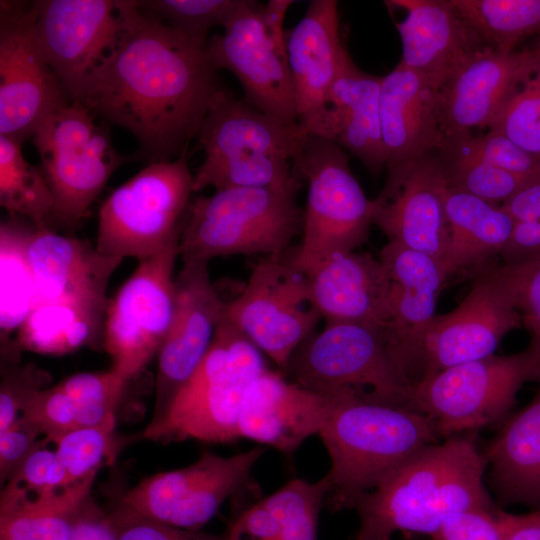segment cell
I'll return each mask as SVG.
<instances>
[{"instance_id":"1","label":"cell","mask_w":540,"mask_h":540,"mask_svg":"<svg viewBox=\"0 0 540 540\" xmlns=\"http://www.w3.org/2000/svg\"><path fill=\"white\" fill-rule=\"evenodd\" d=\"M206 46L133 1L115 49L75 101L132 133L151 162L178 157L222 89Z\"/></svg>"},{"instance_id":"2","label":"cell","mask_w":540,"mask_h":540,"mask_svg":"<svg viewBox=\"0 0 540 540\" xmlns=\"http://www.w3.org/2000/svg\"><path fill=\"white\" fill-rule=\"evenodd\" d=\"M486 467L471 436L425 446L355 501V540H388L397 531L431 536L459 511L496 508L484 485Z\"/></svg>"},{"instance_id":"3","label":"cell","mask_w":540,"mask_h":540,"mask_svg":"<svg viewBox=\"0 0 540 540\" xmlns=\"http://www.w3.org/2000/svg\"><path fill=\"white\" fill-rule=\"evenodd\" d=\"M330 411L319 436L331 467L327 503L352 509L394 470L427 445L441 441L435 423L409 408L337 393L324 395Z\"/></svg>"},{"instance_id":"4","label":"cell","mask_w":540,"mask_h":540,"mask_svg":"<svg viewBox=\"0 0 540 540\" xmlns=\"http://www.w3.org/2000/svg\"><path fill=\"white\" fill-rule=\"evenodd\" d=\"M306 135L299 123L286 124L222 88L196 137L204 159L193 174V192L300 188L294 160Z\"/></svg>"},{"instance_id":"5","label":"cell","mask_w":540,"mask_h":540,"mask_svg":"<svg viewBox=\"0 0 540 540\" xmlns=\"http://www.w3.org/2000/svg\"><path fill=\"white\" fill-rule=\"evenodd\" d=\"M299 188L234 187L197 198L179 239L183 262L228 255L282 257L302 232Z\"/></svg>"},{"instance_id":"6","label":"cell","mask_w":540,"mask_h":540,"mask_svg":"<svg viewBox=\"0 0 540 540\" xmlns=\"http://www.w3.org/2000/svg\"><path fill=\"white\" fill-rule=\"evenodd\" d=\"M266 369L263 353L222 318L202 362L164 416L147 426L144 437L163 443L239 439L238 419L246 387Z\"/></svg>"},{"instance_id":"7","label":"cell","mask_w":540,"mask_h":540,"mask_svg":"<svg viewBox=\"0 0 540 540\" xmlns=\"http://www.w3.org/2000/svg\"><path fill=\"white\" fill-rule=\"evenodd\" d=\"M27 257L37 295L30 316L80 338L103 337L108 283L123 259L34 226L28 231Z\"/></svg>"},{"instance_id":"8","label":"cell","mask_w":540,"mask_h":540,"mask_svg":"<svg viewBox=\"0 0 540 540\" xmlns=\"http://www.w3.org/2000/svg\"><path fill=\"white\" fill-rule=\"evenodd\" d=\"M294 167L308 192L301 242L289 262L308 274L331 255L366 241L373 201L353 175L345 150L331 141L307 134Z\"/></svg>"},{"instance_id":"9","label":"cell","mask_w":540,"mask_h":540,"mask_svg":"<svg viewBox=\"0 0 540 540\" xmlns=\"http://www.w3.org/2000/svg\"><path fill=\"white\" fill-rule=\"evenodd\" d=\"M192 192L188 148L174 160L151 162L103 202L96 249L139 262L156 255L181 236Z\"/></svg>"},{"instance_id":"10","label":"cell","mask_w":540,"mask_h":540,"mask_svg":"<svg viewBox=\"0 0 540 540\" xmlns=\"http://www.w3.org/2000/svg\"><path fill=\"white\" fill-rule=\"evenodd\" d=\"M540 381V351L529 345L446 368L411 387L407 407L429 417L442 438L506 421L527 382Z\"/></svg>"},{"instance_id":"11","label":"cell","mask_w":540,"mask_h":540,"mask_svg":"<svg viewBox=\"0 0 540 540\" xmlns=\"http://www.w3.org/2000/svg\"><path fill=\"white\" fill-rule=\"evenodd\" d=\"M538 260L492 264L474 275L462 302L452 311L436 315L415 385L446 368L493 355L506 334L523 326L522 291Z\"/></svg>"},{"instance_id":"12","label":"cell","mask_w":540,"mask_h":540,"mask_svg":"<svg viewBox=\"0 0 540 540\" xmlns=\"http://www.w3.org/2000/svg\"><path fill=\"white\" fill-rule=\"evenodd\" d=\"M283 373L322 395L347 393L408 408L409 388L392 364L382 330L373 326L326 324L296 349Z\"/></svg>"},{"instance_id":"13","label":"cell","mask_w":540,"mask_h":540,"mask_svg":"<svg viewBox=\"0 0 540 540\" xmlns=\"http://www.w3.org/2000/svg\"><path fill=\"white\" fill-rule=\"evenodd\" d=\"M32 137L53 199L50 220L74 227L126 158L77 101L51 114Z\"/></svg>"},{"instance_id":"14","label":"cell","mask_w":540,"mask_h":540,"mask_svg":"<svg viewBox=\"0 0 540 540\" xmlns=\"http://www.w3.org/2000/svg\"><path fill=\"white\" fill-rule=\"evenodd\" d=\"M223 318L284 372L322 317L307 275L283 257H265L243 291L225 302Z\"/></svg>"},{"instance_id":"15","label":"cell","mask_w":540,"mask_h":540,"mask_svg":"<svg viewBox=\"0 0 540 540\" xmlns=\"http://www.w3.org/2000/svg\"><path fill=\"white\" fill-rule=\"evenodd\" d=\"M179 239L139 262L109 300L103 346L111 369L127 382L158 354L172 323Z\"/></svg>"},{"instance_id":"16","label":"cell","mask_w":540,"mask_h":540,"mask_svg":"<svg viewBox=\"0 0 540 540\" xmlns=\"http://www.w3.org/2000/svg\"><path fill=\"white\" fill-rule=\"evenodd\" d=\"M265 449L233 456L204 451L192 464L159 472L128 489L118 503L132 512L174 527L199 530L231 496L247 487Z\"/></svg>"},{"instance_id":"17","label":"cell","mask_w":540,"mask_h":540,"mask_svg":"<svg viewBox=\"0 0 540 540\" xmlns=\"http://www.w3.org/2000/svg\"><path fill=\"white\" fill-rule=\"evenodd\" d=\"M0 8V135L23 142L72 100L38 45L32 4Z\"/></svg>"},{"instance_id":"18","label":"cell","mask_w":540,"mask_h":540,"mask_svg":"<svg viewBox=\"0 0 540 540\" xmlns=\"http://www.w3.org/2000/svg\"><path fill=\"white\" fill-rule=\"evenodd\" d=\"M133 1L42 0L32 4L38 45L75 101L115 49Z\"/></svg>"},{"instance_id":"19","label":"cell","mask_w":540,"mask_h":540,"mask_svg":"<svg viewBox=\"0 0 540 540\" xmlns=\"http://www.w3.org/2000/svg\"><path fill=\"white\" fill-rule=\"evenodd\" d=\"M261 5L247 0L223 33L208 39L207 54L216 70L234 74L248 104L286 124H297L287 50L266 31L259 13Z\"/></svg>"},{"instance_id":"20","label":"cell","mask_w":540,"mask_h":540,"mask_svg":"<svg viewBox=\"0 0 540 540\" xmlns=\"http://www.w3.org/2000/svg\"><path fill=\"white\" fill-rule=\"evenodd\" d=\"M387 171L383 189L372 200L373 224L388 242L430 255L443 265L447 181L439 155L430 153Z\"/></svg>"},{"instance_id":"21","label":"cell","mask_w":540,"mask_h":540,"mask_svg":"<svg viewBox=\"0 0 540 540\" xmlns=\"http://www.w3.org/2000/svg\"><path fill=\"white\" fill-rule=\"evenodd\" d=\"M175 311L158 352L154 413L159 421L207 354L223 318L225 302L213 286L208 263L183 262L175 279Z\"/></svg>"},{"instance_id":"22","label":"cell","mask_w":540,"mask_h":540,"mask_svg":"<svg viewBox=\"0 0 540 540\" xmlns=\"http://www.w3.org/2000/svg\"><path fill=\"white\" fill-rule=\"evenodd\" d=\"M379 259L392 285L389 319L382 333L392 364L410 389L416 384L437 298L448 276L437 259L397 243L388 242Z\"/></svg>"},{"instance_id":"23","label":"cell","mask_w":540,"mask_h":540,"mask_svg":"<svg viewBox=\"0 0 540 540\" xmlns=\"http://www.w3.org/2000/svg\"><path fill=\"white\" fill-rule=\"evenodd\" d=\"M540 62V46L509 54L486 48L470 57L439 90L447 139L491 129Z\"/></svg>"},{"instance_id":"24","label":"cell","mask_w":540,"mask_h":540,"mask_svg":"<svg viewBox=\"0 0 540 540\" xmlns=\"http://www.w3.org/2000/svg\"><path fill=\"white\" fill-rule=\"evenodd\" d=\"M382 76L361 71L348 52L322 105L299 124L349 151L373 174L386 167L380 125Z\"/></svg>"},{"instance_id":"25","label":"cell","mask_w":540,"mask_h":540,"mask_svg":"<svg viewBox=\"0 0 540 540\" xmlns=\"http://www.w3.org/2000/svg\"><path fill=\"white\" fill-rule=\"evenodd\" d=\"M329 411L328 397L268 368L246 387L238 435L291 455L307 438L319 434Z\"/></svg>"},{"instance_id":"26","label":"cell","mask_w":540,"mask_h":540,"mask_svg":"<svg viewBox=\"0 0 540 540\" xmlns=\"http://www.w3.org/2000/svg\"><path fill=\"white\" fill-rule=\"evenodd\" d=\"M405 10L396 23L402 41L400 63L440 90L470 57L488 48L450 0H395Z\"/></svg>"},{"instance_id":"27","label":"cell","mask_w":540,"mask_h":540,"mask_svg":"<svg viewBox=\"0 0 540 540\" xmlns=\"http://www.w3.org/2000/svg\"><path fill=\"white\" fill-rule=\"evenodd\" d=\"M380 125L386 168L444 149L439 89L400 62L382 76Z\"/></svg>"},{"instance_id":"28","label":"cell","mask_w":540,"mask_h":540,"mask_svg":"<svg viewBox=\"0 0 540 540\" xmlns=\"http://www.w3.org/2000/svg\"><path fill=\"white\" fill-rule=\"evenodd\" d=\"M326 324L353 322L383 329L391 307V280L369 253L338 252L306 274Z\"/></svg>"},{"instance_id":"29","label":"cell","mask_w":540,"mask_h":540,"mask_svg":"<svg viewBox=\"0 0 540 540\" xmlns=\"http://www.w3.org/2000/svg\"><path fill=\"white\" fill-rule=\"evenodd\" d=\"M286 50L300 122L322 105L347 52L338 2L312 0L286 38Z\"/></svg>"},{"instance_id":"30","label":"cell","mask_w":540,"mask_h":540,"mask_svg":"<svg viewBox=\"0 0 540 540\" xmlns=\"http://www.w3.org/2000/svg\"><path fill=\"white\" fill-rule=\"evenodd\" d=\"M447 239L444 269L455 274H477L501 255L514 228V220L501 205L452 188L444 195Z\"/></svg>"},{"instance_id":"31","label":"cell","mask_w":540,"mask_h":540,"mask_svg":"<svg viewBox=\"0 0 540 540\" xmlns=\"http://www.w3.org/2000/svg\"><path fill=\"white\" fill-rule=\"evenodd\" d=\"M483 453L499 501L540 509V381L531 401L508 417Z\"/></svg>"},{"instance_id":"32","label":"cell","mask_w":540,"mask_h":540,"mask_svg":"<svg viewBox=\"0 0 540 540\" xmlns=\"http://www.w3.org/2000/svg\"><path fill=\"white\" fill-rule=\"evenodd\" d=\"M95 477L92 474L47 495L1 491L0 540H70L92 502Z\"/></svg>"},{"instance_id":"33","label":"cell","mask_w":540,"mask_h":540,"mask_svg":"<svg viewBox=\"0 0 540 540\" xmlns=\"http://www.w3.org/2000/svg\"><path fill=\"white\" fill-rule=\"evenodd\" d=\"M29 228L16 221L0 227L1 351H19L12 335L18 333L36 304V287L27 257Z\"/></svg>"},{"instance_id":"34","label":"cell","mask_w":540,"mask_h":540,"mask_svg":"<svg viewBox=\"0 0 540 540\" xmlns=\"http://www.w3.org/2000/svg\"><path fill=\"white\" fill-rule=\"evenodd\" d=\"M489 48L509 54L540 33V0H450Z\"/></svg>"},{"instance_id":"35","label":"cell","mask_w":540,"mask_h":540,"mask_svg":"<svg viewBox=\"0 0 540 540\" xmlns=\"http://www.w3.org/2000/svg\"><path fill=\"white\" fill-rule=\"evenodd\" d=\"M22 142L0 135V204L16 217L28 218L34 227H49L53 199L41 168L27 162Z\"/></svg>"},{"instance_id":"36","label":"cell","mask_w":540,"mask_h":540,"mask_svg":"<svg viewBox=\"0 0 540 540\" xmlns=\"http://www.w3.org/2000/svg\"><path fill=\"white\" fill-rule=\"evenodd\" d=\"M329 488L326 475L313 483L293 479L262 500L279 524L281 540H318V518Z\"/></svg>"},{"instance_id":"37","label":"cell","mask_w":540,"mask_h":540,"mask_svg":"<svg viewBox=\"0 0 540 540\" xmlns=\"http://www.w3.org/2000/svg\"><path fill=\"white\" fill-rule=\"evenodd\" d=\"M71 483L80 481L104 464H112L123 439L116 434L115 414L99 425L72 430L53 442Z\"/></svg>"},{"instance_id":"38","label":"cell","mask_w":540,"mask_h":540,"mask_svg":"<svg viewBox=\"0 0 540 540\" xmlns=\"http://www.w3.org/2000/svg\"><path fill=\"white\" fill-rule=\"evenodd\" d=\"M437 153L442 161L449 188L494 204H503L539 177L515 174L473 158Z\"/></svg>"},{"instance_id":"39","label":"cell","mask_w":540,"mask_h":540,"mask_svg":"<svg viewBox=\"0 0 540 540\" xmlns=\"http://www.w3.org/2000/svg\"><path fill=\"white\" fill-rule=\"evenodd\" d=\"M247 0H152L138 1L139 7L165 20L187 37L207 42L208 31L225 25Z\"/></svg>"},{"instance_id":"40","label":"cell","mask_w":540,"mask_h":540,"mask_svg":"<svg viewBox=\"0 0 540 540\" xmlns=\"http://www.w3.org/2000/svg\"><path fill=\"white\" fill-rule=\"evenodd\" d=\"M439 153L477 159L523 176H540V158L495 131L449 138Z\"/></svg>"},{"instance_id":"41","label":"cell","mask_w":540,"mask_h":540,"mask_svg":"<svg viewBox=\"0 0 540 540\" xmlns=\"http://www.w3.org/2000/svg\"><path fill=\"white\" fill-rule=\"evenodd\" d=\"M502 206L514 220L511 238L500 255L503 263L520 264L540 259V176Z\"/></svg>"},{"instance_id":"42","label":"cell","mask_w":540,"mask_h":540,"mask_svg":"<svg viewBox=\"0 0 540 540\" xmlns=\"http://www.w3.org/2000/svg\"><path fill=\"white\" fill-rule=\"evenodd\" d=\"M20 418L34 427L46 442L81 428L78 404L57 383L34 393Z\"/></svg>"},{"instance_id":"43","label":"cell","mask_w":540,"mask_h":540,"mask_svg":"<svg viewBox=\"0 0 540 540\" xmlns=\"http://www.w3.org/2000/svg\"><path fill=\"white\" fill-rule=\"evenodd\" d=\"M70 484L55 450L43 446L33 451L3 485L2 490L21 495H47Z\"/></svg>"},{"instance_id":"44","label":"cell","mask_w":540,"mask_h":540,"mask_svg":"<svg viewBox=\"0 0 540 540\" xmlns=\"http://www.w3.org/2000/svg\"><path fill=\"white\" fill-rule=\"evenodd\" d=\"M0 385V431L10 427L31 398L39 390L47 388L50 375L33 364L7 361L2 364Z\"/></svg>"},{"instance_id":"45","label":"cell","mask_w":540,"mask_h":540,"mask_svg":"<svg viewBox=\"0 0 540 540\" xmlns=\"http://www.w3.org/2000/svg\"><path fill=\"white\" fill-rule=\"evenodd\" d=\"M510 513L496 508L474 507L450 516L431 535L432 540H506Z\"/></svg>"},{"instance_id":"46","label":"cell","mask_w":540,"mask_h":540,"mask_svg":"<svg viewBox=\"0 0 540 540\" xmlns=\"http://www.w3.org/2000/svg\"><path fill=\"white\" fill-rule=\"evenodd\" d=\"M58 384L80 406L110 415L115 413L127 381L110 369L77 373Z\"/></svg>"},{"instance_id":"47","label":"cell","mask_w":540,"mask_h":540,"mask_svg":"<svg viewBox=\"0 0 540 540\" xmlns=\"http://www.w3.org/2000/svg\"><path fill=\"white\" fill-rule=\"evenodd\" d=\"M117 540H227L224 535H215L200 530H188L164 524L123 507L119 503L109 513Z\"/></svg>"},{"instance_id":"48","label":"cell","mask_w":540,"mask_h":540,"mask_svg":"<svg viewBox=\"0 0 540 540\" xmlns=\"http://www.w3.org/2000/svg\"><path fill=\"white\" fill-rule=\"evenodd\" d=\"M20 417L7 429L0 431V481L3 486L26 458L46 441Z\"/></svg>"},{"instance_id":"49","label":"cell","mask_w":540,"mask_h":540,"mask_svg":"<svg viewBox=\"0 0 540 540\" xmlns=\"http://www.w3.org/2000/svg\"><path fill=\"white\" fill-rule=\"evenodd\" d=\"M520 311L523 326L530 335V344L540 351V260L529 272L522 291Z\"/></svg>"},{"instance_id":"50","label":"cell","mask_w":540,"mask_h":540,"mask_svg":"<svg viewBox=\"0 0 540 540\" xmlns=\"http://www.w3.org/2000/svg\"><path fill=\"white\" fill-rule=\"evenodd\" d=\"M70 540H117L109 517L92 501L78 521Z\"/></svg>"},{"instance_id":"51","label":"cell","mask_w":540,"mask_h":540,"mask_svg":"<svg viewBox=\"0 0 540 540\" xmlns=\"http://www.w3.org/2000/svg\"><path fill=\"white\" fill-rule=\"evenodd\" d=\"M292 0H269L260 7V17L269 36L281 47L286 48L283 23Z\"/></svg>"},{"instance_id":"52","label":"cell","mask_w":540,"mask_h":540,"mask_svg":"<svg viewBox=\"0 0 540 540\" xmlns=\"http://www.w3.org/2000/svg\"><path fill=\"white\" fill-rule=\"evenodd\" d=\"M506 540H540V509L527 514L510 513Z\"/></svg>"},{"instance_id":"53","label":"cell","mask_w":540,"mask_h":540,"mask_svg":"<svg viewBox=\"0 0 540 540\" xmlns=\"http://www.w3.org/2000/svg\"><path fill=\"white\" fill-rule=\"evenodd\" d=\"M539 46H540V43H539Z\"/></svg>"},{"instance_id":"54","label":"cell","mask_w":540,"mask_h":540,"mask_svg":"<svg viewBox=\"0 0 540 540\" xmlns=\"http://www.w3.org/2000/svg\"><path fill=\"white\" fill-rule=\"evenodd\" d=\"M388 540H391V539H388Z\"/></svg>"}]
</instances>
